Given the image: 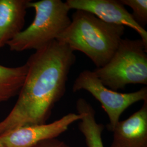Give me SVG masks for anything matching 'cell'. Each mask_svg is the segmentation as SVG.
Segmentation results:
<instances>
[{
    "mask_svg": "<svg viewBox=\"0 0 147 147\" xmlns=\"http://www.w3.org/2000/svg\"><path fill=\"white\" fill-rule=\"evenodd\" d=\"M78 114L81 116L79 129L85 137L88 147H104L102 140V133L105 126L95 120V111L93 106L84 98H79L76 101Z\"/></svg>",
    "mask_w": 147,
    "mask_h": 147,
    "instance_id": "10",
    "label": "cell"
},
{
    "mask_svg": "<svg viewBox=\"0 0 147 147\" xmlns=\"http://www.w3.org/2000/svg\"><path fill=\"white\" fill-rule=\"evenodd\" d=\"M124 32L123 26L106 22L86 11L76 10L70 24L56 40L74 52L84 53L99 68L113 57Z\"/></svg>",
    "mask_w": 147,
    "mask_h": 147,
    "instance_id": "2",
    "label": "cell"
},
{
    "mask_svg": "<svg viewBox=\"0 0 147 147\" xmlns=\"http://www.w3.org/2000/svg\"><path fill=\"white\" fill-rule=\"evenodd\" d=\"M147 47L140 39H122L110 61L93 71L106 87L114 91L126 85H147Z\"/></svg>",
    "mask_w": 147,
    "mask_h": 147,
    "instance_id": "4",
    "label": "cell"
},
{
    "mask_svg": "<svg viewBox=\"0 0 147 147\" xmlns=\"http://www.w3.org/2000/svg\"><path fill=\"white\" fill-rule=\"evenodd\" d=\"M124 5L131 8L132 16L137 23L143 28L147 24V0H121Z\"/></svg>",
    "mask_w": 147,
    "mask_h": 147,
    "instance_id": "12",
    "label": "cell"
},
{
    "mask_svg": "<svg viewBox=\"0 0 147 147\" xmlns=\"http://www.w3.org/2000/svg\"><path fill=\"white\" fill-rule=\"evenodd\" d=\"M84 90L98 100L107 113L109 123L107 129L112 131L122 113L131 105L140 101H147V87L132 93H121L106 87L93 71L84 70L79 74L74 83L73 90Z\"/></svg>",
    "mask_w": 147,
    "mask_h": 147,
    "instance_id": "5",
    "label": "cell"
},
{
    "mask_svg": "<svg viewBox=\"0 0 147 147\" xmlns=\"http://www.w3.org/2000/svg\"><path fill=\"white\" fill-rule=\"evenodd\" d=\"M33 147H70L65 143L58 139L53 138L38 143Z\"/></svg>",
    "mask_w": 147,
    "mask_h": 147,
    "instance_id": "13",
    "label": "cell"
},
{
    "mask_svg": "<svg viewBox=\"0 0 147 147\" xmlns=\"http://www.w3.org/2000/svg\"><path fill=\"white\" fill-rule=\"evenodd\" d=\"M0 147H3V146H2V144H1V143L0 142Z\"/></svg>",
    "mask_w": 147,
    "mask_h": 147,
    "instance_id": "14",
    "label": "cell"
},
{
    "mask_svg": "<svg viewBox=\"0 0 147 147\" xmlns=\"http://www.w3.org/2000/svg\"><path fill=\"white\" fill-rule=\"evenodd\" d=\"M27 71L26 63L16 67H8L0 64V104L19 94Z\"/></svg>",
    "mask_w": 147,
    "mask_h": 147,
    "instance_id": "11",
    "label": "cell"
},
{
    "mask_svg": "<svg viewBox=\"0 0 147 147\" xmlns=\"http://www.w3.org/2000/svg\"><path fill=\"white\" fill-rule=\"evenodd\" d=\"M112 132L111 147H147V100L127 119L119 121Z\"/></svg>",
    "mask_w": 147,
    "mask_h": 147,
    "instance_id": "8",
    "label": "cell"
},
{
    "mask_svg": "<svg viewBox=\"0 0 147 147\" xmlns=\"http://www.w3.org/2000/svg\"><path fill=\"white\" fill-rule=\"evenodd\" d=\"M76 57L68 46L55 40L27 61L28 71L16 104L0 121V136L22 126L42 125L66 91Z\"/></svg>",
    "mask_w": 147,
    "mask_h": 147,
    "instance_id": "1",
    "label": "cell"
},
{
    "mask_svg": "<svg viewBox=\"0 0 147 147\" xmlns=\"http://www.w3.org/2000/svg\"><path fill=\"white\" fill-rule=\"evenodd\" d=\"M81 116L70 113L49 124L18 127L0 136V142L3 147H33L38 143L56 138L67 131Z\"/></svg>",
    "mask_w": 147,
    "mask_h": 147,
    "instance_id": "6",
    "label": "cell"
},
{
    "mask_svg": "<svg viewBox=\"0 0 147 147\" xmlns=\"http://www.w3.org/2000/svg\"><path fill=\"white\" fill-rule=\"evenodd\" d=\"M70 9L89 12L106 22L129 27L137 32L147 47V32L138 25L121 0H67Z\"/></svg>",
    "mask_w": 147,
    "mask_h": 147,
    "instance_id": "7",
    "label": "cell"
},
{
    "mask_svg": "<svg viewBox=\"0 0 147 147\" xmlns=\"http://www.w3.org/2000/svg\"><path fill=\"white\" fill-rule=\"evenodd\" d=\"M31 0H0V50L23 30Z\"/></svg>",
    "mask_w": 147,
    "mask_h": 147,
    "instance_id": "9",
    "label": "cell"
},
{
    "mask_svg": "<svg viewBox=\"0 0 147 147\" xmlns=\"http://www.w3.org/2000/svg\"><path fill=\"white\" fill-rule=\"evenodd\" d=\"M29 8L35 11L33 21L8 43L11 51L38 50L56 40L71 23L70 9L61 0L31 1Z\"/></svg>",
    "mask_w": 147,
    "mask_h": 147,
    "instance_id": "3",
    "label": "cell"
}]
</instances>
